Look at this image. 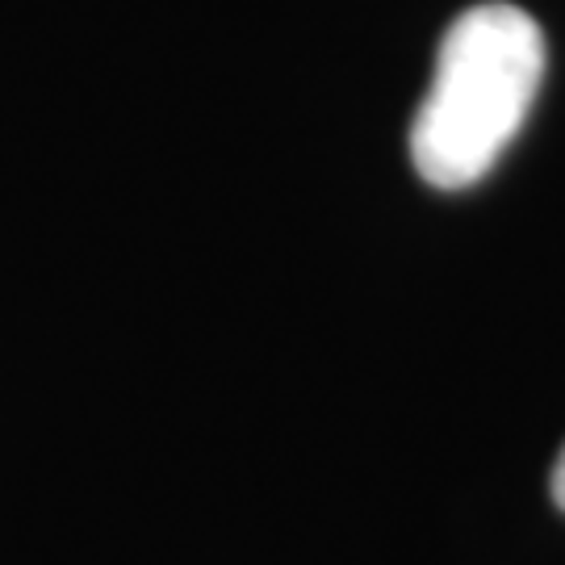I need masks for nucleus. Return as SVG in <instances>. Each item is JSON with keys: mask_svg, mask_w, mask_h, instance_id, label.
I'll list each match as a JSON object with an SVG mask.
<instances>
[{"mask_svg": "<svg viewBox=\"0 0 565 565\" xmlns=\"http://www.w3.org/2000/svg\"><path fill=\"white\" fill-rule=\"evenodd\" d=\"M545 81V34L507 0L465 9L448 25L436 76L411 126V160L431 189H469L524 130Z\"/></svg>", "mask_w": 565, "mask_h": 565, "instance_id": "nucleus-1", "label": "nucleus"}, {"mask_svg": "<svg viewBox=\"0 0 565 565\" xmlns=\"http://www.w3.org/2000/svg\"><path fill=\"white\" fill-rule=\"evenodd\" d=\"M548 490H553V503L565 511V448L562 457H557V465H553V478H548Z\"/></svg>", "mask_w": 565, "mask_h": 565, "instance_id": "nucleus-2", "label": "nucleus"}]
</instances>
